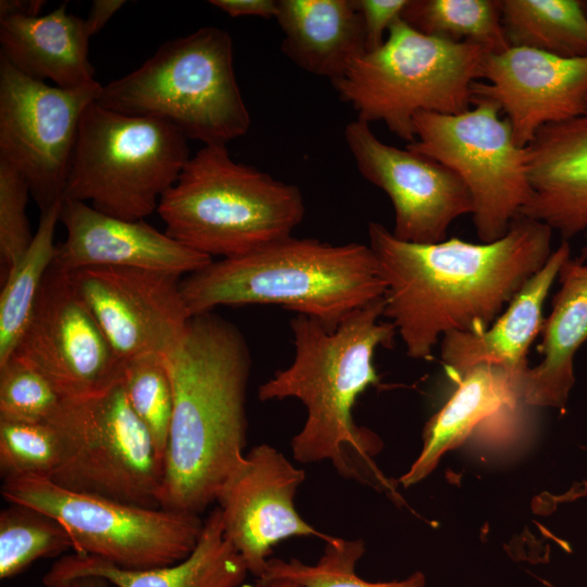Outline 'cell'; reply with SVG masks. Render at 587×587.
I'll use <instances>...</instances> for the list:
<instances>
[{"label":"cell","instance_id":"6","mask_svg":"<svg viewBox=\"0 0 587 587\" xmlns=\"http://www.w3.org/2000/svg\"><path fill=\"white\" fill-rule=\"evenodd\" d=\"M96 102L165 121L204 146H226L251 125L235 75L233 39L213 26L165 41L139 67L102 85Z\"/></svg>","mask_w":587,"mask_h":587},{"label":"cell","instance_id":"13","mask_svg":"<svg viewBox=\"0 0 587 587\" xmlns=\"http://www.w3.org/2000/svg\"><path fill=\"white\" fill-rule=\"evenodd\" d=\"M13 354L42 373L64 400L100 395L122 382L117 358L70 274L51 265Z\"/></svg>","mask_w":587,"mask_h":587},{"label":"cell","instance_id":"38","mask_svg":"<svg viewBox=\"0 0 587 587\" xmlns=\"http://www.w3.org/2000/svg\"><path fill=\"white\" fill-rule=\"evenodd\" d=\"M41 0H1L0 1V20L22 15L37 16L45 5Z\"/></svg>","mask_w":587,"mask_h":587},{"label":"cell","instance_id":"24","mask_svg":"<svg viewBox=\"0 0 587 587\" xmlns=\"http://www.w3.org/2000/svg\"><path fill=\"white\" fill-rule=\"evenodd\" d=\"M560 288L540 330L542 357L523 379V401L535 407L564 409L575 383L574 358L587 341V260L572 255L559 272Z\"/></svg>","mask_w":587,"mask_h":587},{"label":"cell","instance_id":"36","mask_svg":"<svg viewBox=\"0 0 587 587\" xmlns=\"http://www.w3.org/2000/svg\"><path fill=\"white\" fill-rule=\"evenodd\" d=\"M209 2L232 17L275 18L277 13V1L274 0H211Z\"/></svg>","mask_w":587,"mask_h":587},{"label":"cell","instance_id":"30","mask_svg":"<svg viewBox=\"0 0 587 587\" xmlns=\"http://www.w3.org/2000/svg\"><path fill=\"white\" fill-rule=\"evenodd\" d=\"M73 549L72 540L53 517L23 504L10 503L0 513V578L14 577L42 558Z\"/></svg>","mask_w":587,"mask_h":587},{"label":"cell","instance_id":"41","mask_svg":"<svg viewBox=\"0 0 587 587\" xmlns=\"http://www.w3.org/2000/svg\"><path fill=\"white\" fill-rule=\"evenodd\" d=\"M583 4H584V8H585V10H586V12H587V0H584V1H583Z\"/></svg>","mask_w":587,"mask_h":587},{"label":"cell","instance_id":"14","mask_svg":"<svg viewBox=\"0 0 587 587\" xmlns=\"http://www.w3.org/2000/svg\"><path fill=\"white\" fill-rule=\"evenodd\" d=\"M68 274L123 363L148 354L167 357L184 339L192 315L182 294L180 276L113 266Z\"/></svg>","mask_w":587,"mask_h":587},{"label":"cell","instance_id":"15","mask_svg":"<svg viewBox=\"0 0 587 587\" xmlns=\"http://www.w3.org/2000/svg\"><path fill=\"white\" fill-rule=\"evenodd\" d=\"M345 140L359 173L382 189L395 211L392 235L405 242L436 243L458 217L473 213L464 183L445 165L379 140L370 124L354 120Z\"/></svg>","mask_w":587,"mask_h":587},{"label":"cell","instance_id":"16","mask_svg":"<svg viewBox=\"0 0 587 587\" xmlns=\"http://www.w3.org/2000/svg\"><path fill=\"white\" fill-rule=\"evenodd\" d=\"M303 470L276 448L261 444L247 453L222 486L216 502L226 539L250 574L266 570L273 547L295 536L329 537L307 523L295 507Z\"/></svg>","mask_w":587,"mask_h":587},{"label":"cell","instance_id":"21","mask_svg":"<svg viewBox=\"0 0 587 587\" xmlns=\"http://www.w3.org/2000/svg\"><path fill=\"white\" fill-rule=\"evenodd\" d=\"M247 566L226 539L222 514L216 507L203 521L202 532L191 553L165 566L130 570L92 555H63L45 574L46 587H65L80 577H100L116 587H239Z\"/></svg>","mask_w":587,"mask_h":587},{"label":"cell","instance_id":"11","mask_svg":"<svg viewBox=\"0 0 587 587\" xmlns=\"http://www.w3.org/2000/svg\"><path fill=\"white\" fill-rule=\"evenodd\" d=\"M1 495L9 503L34 508L61 523L75 553L123 569L145 570L184 560L203 527L198 514L80 494L45 477L3 479Z\"/></svg>","mask_w":587,"mask_h":587},{"label":"cell","instance_id":"19","mask_svg":"<svg viewBox=\"0 0 587 587\" xmlns=\"http://www.w3.org/2000/svg\"><path fill=\"white\" fill-rule=\"evenodd\" d=\"M571 257L562 240L546 264L535 273L485 330L452 332L441 339L440 357L454 382L467 370L488 364L503 369L523 384L530 345L540 334L545 300L563 263Z\"/></svg>","mask_w":587,"mask_h":587},{"label":"cell","instance_id":"40","mask_svg":"<svg viewBox=\"0 0 587 587\" xmlns=\"http://www.w3.org/2000/svg\"><path fill=\"white\" fill-rule=\"evenodd\" d=\"M268 587H301L299 584L290 580H279L271 584Z\"/></svg>","mask_w":587,"mask_h":587},{"label":"cell","instance_id":"29","mask_svg":"<svg viewBox=\"0 0 587 587\" xmlns=\"http://www.w3.org/2000/svg\"><path fill=\"white\" fill-rule=\"evenodd\" d=\"M365 551L362 539L329 536L325 540L323 555L315 564L298 559L288 561L270 558L265 572L255 578L254 587H268L279 580H290L301 587H424L421 572L394 582H369L358 576L355 566Z\"/></svg>","mask_w":587,"mask_h":587},{"label":"cell","instance_id":"27","mask_svg":"<svg viewBox=\"0 0 587 587\" xmlns=\"http://www.w3.org/2000/svg\"><path fill=\"white\" fill-rule=\"evenodd\" d=\"M63 200V199H62ZM62 200L40 212L34 239L16 266L5 276L0 294V364L16 350L36 305L54 255V230Z\"/></svg>","mask_w":587,"mask_h":587},{"label":"cell","instance_id":"9","mask_svg":"<svg viewBox=\"0 0 587 587\" xmlns=\"http://www.w3.org/2000/svg\"><path fill=\"white\" fill-rule=\"evenodd\" d=\"M47 422L63 445L49 479L72 491L161 508L164 458L130 408L122 382L93 397L63 399Z\"/></svg>","mask_w":587,"mask_h":587},{"label":"cell","instance_id":"31","mask_svg":"<svg viewBox=\"0 0 587 587\" xmlns=\"http://www.w3.org/2000/svg\"><path fill=\"white\" fill-rule=\"evenodd\" d=\"M126 399L165 458L173 414V386L165 357L148 354L124 363Z\"/></svg>","mask_w":587,"mask_h":587},{"label":"cell","instance_id":"37","mask_svg":"<svg viewBox=\"0 0 587 587\" xmlns=\"http://www.w3.org/2000/svg\"><path fill=\"white\" fill-rule=\"evenodd\" d=\"M124 4V0H93L85 18L89 34L93 36L99 33Z\"/></svg>","mask_w":587,"mask_h":587},{"label":"cell","instance_id":"1","mask_svg":"<svg viewBox=\"0 0 587 587\" xmlns=\"http://www.w3.org/2000/svg\"><path fill=\"white\" fill-rule=\"evenodd\" d=\"M367 235L385 284L384 317L413 359H429L449 333L488 328L552 253V229L522 215L491 242H405L378 222Z\"/></svg>","mask_w":587,"mask_h":587},{"label":"cell","instance_id":"12","mask_svg":"<svg viewBox=\"0 0 587 587\" xmlns=\"http://www.w3.org/2000/svg\"><path fill=\"white\" fill-rule=\"evenodd\" d=\"M101 87L51 86L0 57V159L25 177L40 212L64 198L80 122Z\"/></svg>","mask_w":587,"mask_h":587},{"label":"cell","instance_id":"4","mask_svg":"<svg viewBox=\"0 0 587 587\" xmlns=\"http://www.w3.org/2000/svg\"><path fill=\"white\" fill-rule=\"evenodd\" d=\"M191 315L221 305L274 304L334 330L354 311L384 297L370 246L333 245L292 235L247 254L212 261L180 280Z\"/></svg>","mask_w":587,"mask_h":587},{"label":"cell","instance_id":"34","mask_svg":"<svg viewBox=\"0 0 587 587\" xmlns=\"http://www.w3.org/2000/svg\"><path fill=\"white\" fill-rule=\"evenodd\" d=\"M30 188L25 177L0 159V258L5 276L30 247L26 204Z\"/></svg>","mask_w":587,"mask_h":587},{"label":"cell","instance_id":"25","mask_svg":"<svg viewBox=\"0 0 587 587\" xmlns=\"http://www.w3.org/2000/svg\"><path fill=\"white\" fill-rule=\"evenodd\" d=\"M283 53L303 71L338 79L366 52L365 30L353 0H277Z\"/></svg>","mask_w":587,"mask_h":587},{"label":"cell","instance_id":"42","mask_svg":"<svg viewBox=\"0 0 587 587\" xmlns=\"http://www.w3.org/2000/svg\"><path fill=\"white\" fill-rule=\"evenodd\" d=\"M586 238H587V234H586Z\"/></svg>","mask_w":587,"mask_h":587},{"label":"cell","instance_id":"39","mask_svg":"<svg viewBox=\"0 0 587 587\" xmlns=\"http://www.w3.org/2000/svg\"><path fill=\"white\" fill-rule=\"evenodd\" d=\"M109 583L100 577H80L70 582L65 587H108Z\"/></svg>","mask_w":587,"mask_h":587},{"label":"cell","instance_id":"32","mask_svg":"<svg viewBox=\"0 0 587 587\" xmlns=\"http://www.w3.org/2000/svg\"><path fill=\"white\" fill-rule=\"evenodd\" d=\"M62 454L61 437L49 422L0 420V472L3 479L51 478Z\"/></svg>","mask_w":587,"mask_h":587},{"label":"cell","instance_id":"17","mask_svg":"<svg viewBox=\"0 0 587 587\" xmlns=\"http://www.w3.org/2000/svg\"><path fill=\"white\" fill-rule=\"evenodd\" d=\"M474 98L496 102L517 145L527 147L545 126L571 120L587 108V57L563 58L510 46L487 53Z\"/></svg>","mask_w":587,"mask_h":587},{"label":"cell","instance_id":"2","mask_svg":"<svg viewBox=\"0 0 587 587\" xmlns=\"http://www.w3.org/2000/svg\"><path fill=\"white\" fill-rule=\"evenodd\" d=\"M165 361L173 414L161 508L199 515L246 455L250 351L234 324L207 312L191 316Z\"/></svg>","mask_w":587,"mask_h":587},{"label":"cell","instance_id":"26","mask_svg":"<svg viewBox=\"0 0 587 587\" xmlns=\"http://www.w3.org/2000/svg\"><path fill=\"white\" fill-rule=\"evenodd\" d=\"M510 46L563 58L587 57V12L582 0H501Z\"/></svg>","mask_w":587,"mask_h":587},{"label":"cell","instance_id":"8","mask_svg":"<svg viewBox=\"0 0 587 587\" xmlns=\"http://www.w3.org/2000/svg\"><path fill=\"white\" fill-rule=\"evenodd\" d=\"M187 139L165 121L95 101L80 122L64 198L117 218L143 220L189 161Z\"/></svg>","mask_w":587,"mask_h":587},{"label":"cell","instance_id":"28","mask_svg":"<svg viewBox=\"0 0 587 587\" xmlns=\"http://www.w3.org/2000/svg\"><path fill=\"white\" fill-rule=\"evenodd\" d=\"M501 0H409L401 18L419 32L470 42L488 53L510 47L501 21Z\"/></svg>","mask_w":587,"mask_h":587},{"label":"cell","instance_id":"20","mask_svg":"<svg viewBox=\"0 0 587 587\" xmlns=\"http://www.w3.org/2000/svg\"><path fill=\"white\" fill-rule=\"evenodd\" d=\"M527 149L530 198L520 215L546 224L565 241L587 234V108L542 127Z\"/></svg>","mask_w":587,"mask_h":587},{"label":"cell","instance_id":"35","mask_svg":"<svg viewBox=\"0 0 587 587\" xmlns=\"http://www.w3.org/2000/svg\"><path fill=\"white\" fill-rule=\"evenodd\" d=\"M408 2L409 0H353L363 20L366 52L383 45L385 33L401 18Z\"/></svg>","mask_w":587,"mask_h":587},{"label":"cell","instance_id":"3","mask_svg":"<svg viewBox=\"0 0 587 587\" xmlns=\"http://www.w3.org/2000/svg\"><path fill=\"white\" fill-rule=\"evenodd\" d=\"M384 307L383 297L348 315L334 330L297 314L290 322L294 361L258 391L262 401L296 398L305 407V422L291 439L295 460L330 461L342 477L367 485L383 480L372 461L380 440L354 422L352 409L367 387L379 383L376 350L395 341V325L382 320Z\"/></svg>","mask_w":587,"mask_h":587},{"label":"cell","instance_id":"7","mask_svg":"<svg viewBox=\"0 0 587 587\" xmlns=\"http://www.w3.org/2000/svg\"><path fill=\"white\" fill-rule=\"evenodd\" d=\"M487 53L475 43L423 34L399 18L380 47L354 60L332 84L357 120L383 122L410 143L419 112L458 114L472 107V87Z\"/></svg>","mask_w":587,"mask_h":587},{"label":"cell","instance_id":"23","mask_svg":"<svg viewBox=\"0 0 587 587\" xmlns=\"http://www.w3.org/2000/svg\"><path fill=\"white\" fill-rule=\"evenodd\" d=\"M85 20L67 12V2L45 15L0 20V57L22 74L74 89L95 82L88 59Z\"/></svg>","mask_w":587,"mask_h":587},{"label":"cell","instance_id":"33","mask_svg":"<svg viewBox=\"0 0 587 587\" xmlns=\"http://www.w3.org/2000/svg\"><path fill=\"white\" fill-rule=\"evenodd\" d=\"M62 401L49 379L17 354L0 364V420L47 422Z\"/></svg>","mask_w":587,"mask_h":587},{"label":"cell","instance_id":"22","mask_svg":"<svg viewBox=\"0 0 587 587\" xmlns=\"http://www.w3.org/2000/svg\"><path fill=\"white\" fill-rule=\"evenodd\" d=\"M455 383L452 397L425 424L422 451L400 478L404 487L425 478L446 451L461 446L478 427L496 422L505 429L503 423L524 403L523 384L498 366L476 365Z\"/></svg>","mask_w":587,"mask_h":587},{"label":"cell","instance_id":"18","mask_svg":"<svg viewBox=\"0 0 587 587\" xmlns=\"http://www.w3.org/2000/svg\"><path fill=\"white\" fill-rule=\"evenodd\" d=\"M60 222L66 229L53 265L67 273L93 266L130 267L192 274L213 259L140 221L104 214L90 204L63 198Z\"/></svg>","mask_w":587,"mask_h":587},{"label":"cell","instance_id":"10","mask_svg":"<svg viewBox=\"0 0 587 587\" xmlns=\"http://www.w3.org/2000/svg\"><path fill=\"white\" fill-rule=\"evenodd\" d=\"M499 105L474 98L458 114L419 112L415 140L407 148L451 170L473 201V223L482 242L503 237L530 198L529 154L517 145Z\"/></svg>","mask_w":587,"mask_h":587},{"label":"cell","instance_id":"5","mask_svg":"<svg viewBox=\"0 0 587 587\" xmlns=\"http://www.w3.org/2000/svg\"><path fill=\"white\" fill-rule=\"evenodd\" d=\"M157 211L170 237L211 259H227L290 236L305 209L297 186L212 145L189 159Z\"/></svg>","mask_w":587,"mask_h":587}]
</instances>
